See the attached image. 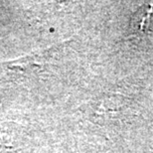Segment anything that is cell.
<instances>
[{
	"label": "cell",
	"mask_w": 153,
	"mask_h": 153,
	"mask_svg": "<svg viewBox=\"0 0 153 153\" xmlns=\"http://www.w3.org/2000/svg\"><path fill=\"white\" fill-rule=\"evenodd\" d=\"M47 55V51H41L0 63V79L12 82L33 74L35 70L40 69L41 63L44 61L43 59H45Z\"/></svg>",
	"instance_id": "6da1fadb"
}]
</instances>
